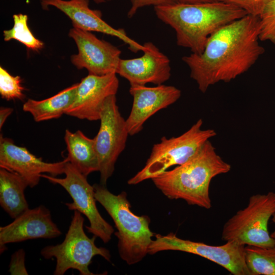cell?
<instances>
[{"instance_id": "484cf974", "label": "cell", "mask_w": 275, "mask_h": 275, "mask_svg": "<svg viewBox=\"0 0 275 275\" xmlns=\"http://www.w3.org/2000/svg\"><path fill=\"white\" fill-rule=\"evenodd\" d=\"M25 252L20 249L14 253L11 257L9 271L11 275H28L25 266Z\"/></svg>"}, {"instance_id": "ba28073f", "label": "cell", "mask_w": 275, "mask_h": 275, "mask_svg": "<svg viewBox=\"0 0 275 275\" xmlns=\"http://www.w3.org/2000/svg\"><path fill=\"white\" fill-rule=\"evenodd\" d=\"M100 125L93 138L99 161L100 184L106 186L113 175L117 160L124 150L129 135L126 120L122 116L117 104L116 95L105 100L101 113Z\"/></svg>"}, {"instance_id": "8992f818", "label": "cell", "mask_w": 275, "mask_h": 275, "mask_svg": "<svg viewBox=\"0 0 275 275\" xmlns=\"http://www.w3.org/2000/svg\"><path fill=\"white\" fill-rule=\"evenodd\" d=\"M85 219L82 214L74 210L72 220L63 241L56 245H47L41 251L46 259L54 258L56 265L54 275H63L70 269H76L80 275H93L89 268L93 258L99 255L110 261L109 251L104 248L97 247L95 241L97 237L89 238L84 230Z\"/></svg>"}, {"instance_id": "d4e9b609", "label": "cell", "mask_w": 275, "mask_h": 275, "mask_svg": "<svg viewBox=\"0 0 275 275\" xmlns=\"http://www.w3.org/2000/svg\"><path fill=\"white\" fill-rule=\"evenodd\" d=\"M234 5L243 10L248 14L259 16L265 6L271 0H217Z\"/></svg>"}, {"instance_id": "5bb4252c", "label": "cell", "mask_w": 275, "mask_h": 275, "mask_svg": "<svg viewBox=\"0 0 275 275\" xmlns=\"http://www.w3.org/2000/svg\"><path fill=\"white\" fill-rule=\"evenodd\" d=\"M40 4L44 10L52 7L62 12L71 20L73 28L117 37L133 52L144 49L143 45L129 37L124 30L115 29L104 21L100 10L90 8L89 0H40Z\"/></svg>"}, {"instance_id": "7402d4cb", "label": "cell", "mask_w": 275, "mask_h": 275, "mask_svg": "<svg viewBox=\"0 0 275 275\" xmlns=\"http://www.w3.org/2000/svg\"><path fill=\"white\" fill-rule=\"evenodd\" d=\"M13 27L3 31L5 41L15 40L34 51H38L44 47L43 42L36 38L30 30L27 15L22 13L15 14L13 15Z\"/></svg>"}, {"instance_id": "2e32d148", "label": "cell", "mask_w": 275, "mask_h": 275, "mask_svg": "<svg viewBox=\"0 0 275 275\" xmlns=\"http://www.w3.org/2000/svg\"><path fill=\"white\" fill-rule=\"evenodd\" d=\"M62 232L53 222L50 210L44 205L29 208L9 224L0 227V253L10 243L37 238H53Z\"/></svg>"}, {"instance_id": "603a6c76", "label": "cell", "mask_w": 275, "mask_h": 275, "mask_svg": "<svg viewBox=\"0 0 275 275\" xmlns=\"http://www.w3.org/2000/svg\"><path fill=\"white\" fill-rule=\"evenodd\" d=\"M19 76H13L3 67H0V94L2 98L8 101L25 98L24 88L21 85Z\"/></svg>"}, {"instance_id": "9a60e30c", "label": "cell", "mask_w": 275, "mask_h": 275, "mask_svg": "<svg viewBox=\"0 0 275 275\" xmlns=\"http://www.w3.org/2000/svg\"><path fill=\"white\" fill-rule=\"evenodd\" d=\"M129 93L133 102L126 122L130 135L139 133L149 118L176 102L181 95L176 87L163 84L151 87L131 85Z\"/></svg>"}, {"instance_id": "5b68a950", "label": "cell", "mask_w": 275, "mask_h": 275, "mask_svg": "<svg viewBox=\"0 0 275 275\" xmlns=\"http://www.w3.org/2000/svg\"><path fill=\"white\" fill-rule=\"evenodd\" d=\"M203 121L199 119L186 132L177 137L161 138L154 144L144 168L128 181L135 185L152 179L168 168L185 162L194 155L201 146L216 135L212 129H202Z\"/></svg>"}, {"instance_id": "8fae6325", "label": "cell", "mask_w": 275, "mask_h": 275, "mask_svg": "<svg viewBox=\"0 0 275 275\" xmlns=\"http://www.w3.org/2000/svg\"><path fill=\"white\" fill-rule=\"evenodd\" d=\"M78 49L71 56V63L89 74L104 75L116 73L121 51L109 42L98 38L91 32L72 27L68 34Z\"/></svg>"}, {"instance_id": "ffe728a7", "label": "cell", "mask_w": 275, "mask_h": 275, "mask_svg": "<svg viewBox=\"0 0 275 275\" xmlns=\"http://www.w3.org/2000/svg\"><path fill=\"white\" fill-rule=\"evenodd\" d=\"M78 83L60 91L56 95L42 100L29 99L22 106V109L30 113L36 122L59 118L73 102Z\"/></svg>"}, {"instance_id": "4dcf8cb0", "label": "cell", "mask_w": 275, "mask_h": 275, "mask_svg": "<svg viewBox=\"0 0 275 275\" xmlns=\"http://www.w3.org/2000/svg\"><path fill=\"white\" fill-rule=\"evenodd\" d=\"M95 3L97 4L104 3L107 2H109L111 0H93Z\"/></svg>"}, {"instance_id": "9c48e42d", "label": "cell", "mask_w": 275, "mask_h": 275, "mask_svg": "<svg viewBox=\"0 0 275 275\" xmlns=\"http://www.w3.org/2000/svg\"><path fill=\"white\" fill-rule=\"evenodd\" d=\"M245 245L234 241H227L221 245H211L178 237L171 233L155 235L148 253L155 254L163 251H178L205 258L222 266L234 275H252L245 260Z\"/></svg>"}, {"instance_id": "30bf717a", "label": "cell", "mask_w": 275, "mask_h": 275, "mask_svg": "<svg viewBox=\"0 0 275 275\" xmlns=\"http://www.w3.org/2000/svg\"><path fill=\"white\" fill-rule=\"evenodd\" d=\"M64 174L65 177L63 178L44 174L41 177L63 187L73 200L72 202L65 204L68 209L77 210L86 216L90 222V226H86L88 232L100 238L103 242H108L114 229L98 210L93 185L88 182L87 177L69 162L65 165Z\"/></svg>"}, {"instance_id": "ac0fdd59", "label": "cell", "mask_w": 275, "mask_h": 275, "mask_svg": "<svg viewBox=\"0 0 275 275\" xmlns=\"http://www.w3.org/2000/svg\"><path fill=\"white\" fill-rule=\"evenodd\" d=\"M64 140L68 152V161L84 175L99 171V161L94 139L85 135L78 130L72 132L65 131Z\"/></svg>"}, {"instance_id": "83f0119b", "label": "cell", "mask_w": 275, "mask_h": 275, "mask_svg": "<svg viewBox=\"0 0 275 275\" xmlns=\"http://www.w3.org/2000/svg\"><path fill=\"white\" fill-rule=\"evenodd\" d=\"M13 109L10 107L0 108V129H1L8 117L12 113Z\"/></svg>"}, {"instance_id": "cb8c5ba5", "label": "cell", "mask_w": 275, "mask_h": 275, "mask_svg": "<svg viewBox=\"0 0 275 275\" xmlns=\"http://www.w3.org/2000/svg\"><path fill=\"white\" fill-rule=\"evenodd\" d=\"M261 41H269L275 45V0H271L260 15Z\"/></svg>"}, {"instance_id": "d6986e66", "label": "cell", "mask_w": 275, "mask_h": 275, "mask_svg": "<svg viewBox=\"0 0 275 275\" xmlns=\"http://www.w3.org/2000/svg\"><path fill=\"white\" fill-rule=\"evenodd\" d=\"M28 186V183L21 176L1 168L0 205L12 218L29 208L24 195Z\"/></svg>"}, {"instance_id": "4316f807", "label": "cell", "mask_w": 275, "mask_h": 275, "mask_svg": "<svg viewBox=\"0 0 275 275\" xmlns=\"http://www.w3.org/2000/svg\"><path fill=\"white\" fill-rule=\"evenodd\" d=\"M176 3V0H130L131 6L128 11L127 16L131 18L140 9L145 7L153 6L154 7Z\"/></svg>"}, {"instance_id": "7c38bea8", "label": "cell", "mask_w": 275, "mask_h": 275, "mask_svg": "<svg viewBox=\"0 0 275 275\" xmlns=\"http://www.w3.org/2000/svg\"><path fill=\"white\" fill-rule=\"evenodd\" d=\"M69 162L66 157L56 162H46L25 147L15 145L10 138L0 136V168L18 174L33 188L40 182L41 175L47 173L52 176L64 174L65 167Z\"/></svg>"}, {"instance_id": "44dd1931", "label": "cell", "mask_w": 275, "mask_h": 275, "mask_svg": "<svg viewBox=\"0 0 275 275\" xmlns=\"http://www.w3.org/2000/svg\"><path fill=\"white\" fill-rule=\"evenodd\" d=\"M244 257L252 275H275V246L246 245Z\"/></svg>"}, {"instance_id": "52a82bcc", "label": "cell", "mask_w": 275, "mask_h": 275, "mask_svg": "<svg viewBox=\"0 0 275 275\" xmlns=\"http://www.w3.org/2000/svg\"><path fill=\"white\" fill-rule=\"evenodd\" d=\"M275 212V193L252 196L246 207L238 211L224 224L222 238L243 245L275 246L268 231L269 219Z\"/></svg>"}, {"instance_id": "277c9868", "label": "cell", "mask_w": 275, "mask_h": 275, "mask_svg": "<svg viewBox=\"0 0 275 275\" xmlns=\"http://www.w3.org/2000/svg\"><path fill=\"white\" fill-rule=\"evenodd\" d=\"M94 195L113 219L117 231L118 248L120 258L128 265L143 260L148 252L154 233L150 230V219L139 216L131 210L126 192L116 195L101 184L93 185Z\"/></svg>"}, {"instance_id": "4fadbf2b", "label": "cell", "mask_w": 275, "mask_h": 275, "mask_svg": "<svg viewBox=\"0 0 275 275\" xmlns=\"http://www.w3.org/2000/svg\"><path fill=\"white\" fill-rule=\"evenodd\" d=\"M116 74H88L78 83L74 100L65 114L90 121L99 120L105 99L117 93L119 80Z\"/></svg>"}, {"instance_id": "f1b7e54d", "label": "cell", "mask_w": 275, "mask_h": 275, "mask_svg": "<svg viewBox=\"0 0 275 275\" xmlns=\"http://www.w3.org/2000/svg\"><path fill=\"white\" fill-rule=\"evenodd\" d=\"M177 3H183V4H198V3H210L217 0H176Z\"/></svg>"}, {"instance_id": "6da1fadb", "label": "cell", "mask_w": 275, "mask_h": 275, "mask_svg": "<svg viewBox=\"0 0 275 275\" xmlns=\"http://www.w3.org/2000/svg\"><path fill=\"white\" fill-rule=\"evenodd\" d=\"M259 34V17L247 14L213 33L201 53L183 57L199 90L204 93L210 86L229 82L248 71L265 51Z\"/></svg>"}, {"instance_id": "f546056e", "label": "cell", "mask_w": 275, "mask_h": 275, "mask_svg": "<svg viewBox=\"0 0 275 275\" xmlns=\"http://www.w3.org/2000/svg\"><path fill=\"white\" fill-rule=\"evenodd\" d=\"M272 221L274 224V230L270 235L271 238H273L275 241V212L273 213V214L272 216Z\"/></svg>"}, {"instance_id": "7a4b0ae2", "label": "cell", "mask_w": 275, "mask_h": 275, "mask_svg": "<svg viewBox=\"0 0 275 275\" xmlns=\"http://www.w3.org/2000/svg\"><path fill=\"white\" fill-rule=\"evenodd\" d=\"M157 18L176 32L177 44L200 54L209 37L223 26L248 13L221 1L198 4L176 3L154 7Z\"/></svg>"}, {"instance_id": "3957f363", "label": "cell", "mask_w": 275, "mask_h": 275, "mask_svg": "<svg viewBox=\"0 0 275 275\" xmlns=\"http://www.w3.org/2000/svg\"><path fill=\"white\" fill-rule=\"evenodd\" d=\"M231 165L207 141L189 159L174 169L151 179L155 186L168 198L182 199L189 205L210 209L209 186L215 176L227 173Z\"/></svg>"}, {"instance_id": "e0dca14e", "label": "cell", "mask_w": 275, "mask_h": 275, "mask_svg": "<svg viewBox=\"0 0 275 275\" xmlns=\"http://www.w3.org/2000/svg\"><path fill=\"white\" fill-rule=\"evenodd\" d=\"M143 45L141 57L120 59L116 74L127 79L130 86L162 85L171 77L170 60L153 43L147 42Z\"/></svg>"}]
</instances>
